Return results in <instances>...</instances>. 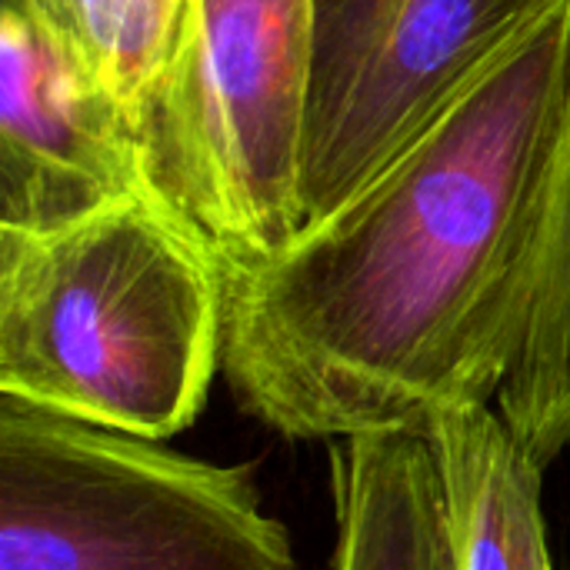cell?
Wrapping results in <instances>:
<instances>
[{"mask_svg": "<svg viewBox=\"0 0 570 570\" xmlns=\"http://www.w3.org/2000/svg\"><path fill=\"white\" fill-rule=\"evenodd\" d=\"M311 0H184L140 110L150 194L224 277L281 254L301 220Z\"/></svg>", "mask_w": 570, "mask_h": 570, "instance_id": "cell-3", "label": "cell"}, {"mask_svg": "<svg viewBox=\"0 0 570 570\" xmlns=\"http://www.w3.org/2000/svg\"><path fill=\"white\" fill-rule=\"evenodd\" d=\"M421 434L438 461L458 570H558L541 511L544 468L491 401L451 404Z\"/></svg>", "mask_w": 570, "mask_h": 570, "instance_id": "cell-7", "label": "cell"}, {"mask_svg": "<svg viewBox=\"0 0 570 570\" xmlns=\"http://www.w3.org/2000/svg\"><path fill=\"white\" fill-rule=\"evenodd\" d=\"M0 570H297L247 468L0 394Z\"/></svg>", "mask_w": 570, "mask_h": 570, "instance_id": "cell-4", "label": "cell"}, {"mask_svg": "<svg viewBox=\"0 0 570 570\" xmlns=\"http://www.w3.org/2000/svg\"><path fill=\"white\" fill-rule=\"evenodd\" d=\"M334 570H458L438 461L421 431L331 444Z\"/></svg>", "mask_w": 570, "mask_h": 570, "instance_id": "cell-8", "label": "cell"}, {"mask_svg": "<svg viewBox=\"0 0 570 570\" xmlns=\"http://www.w3.org/2000/svg\"><path fill=\"white\" fill-rule=\"evenodd\" d=\"M227 277L157 197L0 230V394L170 441L224 371Z\"/></svg>", "mask_w": 570, "mask_h": 570, "instance_id": "cell-2", "label": "cell"}, {"mask_svg": "<svg viewBox=\"0 0 570 570\" xmlns=\"http://www.w3.org/2000/svg\"><path fill=\"white\" fill-rule=\"evenodd\" d=\"M144 194L134 117L47 27L3 0L0 230H60Z\"/></svg>", "mask_w": 570, "mask_h": 570, "instance_id": "cell-6", "label": "cell"}, {"mask_svg": "<svg viewBox=\"0 0 570 570\" xmlns=\"http://www.w3.org/2000/svg\"><path fill=\"white\" fill-rule=\"evenodd\" d=\"M568 100L570 0H554L347 204L227 277L237 407L284 441L334 444L498 401Z\"/></svg>", "mask_w": 570, "mask_h": 570, "instance_id": "cell-1", "label": "cell"}, {"mask_svg": "<svg viewBox=\"0 0 570 570\" xmlns=\"http://www.w3.org/2000/svg\"><path fill=\"white\" fill-rule=\"evenodd\" d=\"M498 411L544 471L570 451V100L548 184L534 307Z\"/></svg>", "mask_w": 570, "mask_h": 570, "instance_id": "cell-9", "label": "cell"}, {"mask_svg": "<svg viewBox=\"0 0 570 570\" xmlns=\"http://www.w3.org/2000/svg\"><path fill=\"white\" fill-rule=\"evenodd\" d=\"M551 3L311 0L304 227L371 184Z\"/></svg>", "mask_w": 570, "mask_h": 570, "instance_id": "cell-5", "label": "cell"}, {"mask_svg": "<svg viewBox=\"0 0 570 570\" xmlns=\"http://www.w3.org/2000/svg\"><path fill=\"white\" fill-rule=\"evenodd\" d=\"M134 117L170 57L184 0H13Z\"/></svg>", "mask_w": 570, "mask_h": 570, "instance_id": "cell-10", "label": "cell"}]
</instances>
